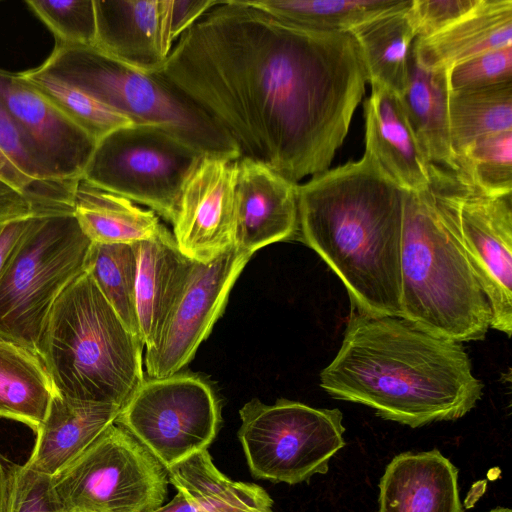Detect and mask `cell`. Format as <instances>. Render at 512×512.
<instances>
[{"label":"cell","instance_id":"1","mask_svg":"<svg viewBox=\"0 0 512 512\" xmlns=\"http://www.w3.org/2000/svg\"><path fill=\"white\" fill-rule=\"evenodd\" d=\"M153 75L211 118L241 157L294 184L330 168L368 83L350 32L302 28L243 0H220Z\"/></svg>","mask_w":512,"mask_h":512},{"label":"cell","instance_id":"2","mask_svg":"<svg viewBox=\"0 0 512 512\" xmlns=\"http://www.w3.org/2000/svg\"><path fill=\"white\" fill-rule=\"evenodd\" d=\"M319 378L332 397L413 428L459 419L483 393L461 343L402 317L354 309L337 354Z\"/></svg>","mask_w":512,"mask_h":512},{"label":"cell","instance_id":"3","mask_svg":"<svg viewBox=\"0 0 512 512\" xmlns=\"http://www.w3.org/2000/svg\"><path fill=\"white\" fill-rule=\"evenodd\" d=\"M406 193L367 152L297 185V235L340 278L357 312L400 316Z\"/></svg>","mask_w":512,"mask_h":512},{"label":"cell","instance_id":"4","mask_svg":"<svg viewBox=\"0 0 512 512\" xmlns=\"http://www.w3.org/2000/svg\"><path fill=\"white\" fill-rule=\"evenodd\" d=\"M143 347L85 271L54 303L37 354L57 393L121 408L145 379Z\"/></svg>","mask_w":512,"mask_h":512},{"label":"cell","instance_id":"5","mask_svg":"<svg viewBox=\"0 0 512 512\" xmlns=\"http://www.w3.org/2000/svg\"><path fill=\"white\" fill-rule=\"evenodd\" d=\"M399 317L459 343L482 340L490 328L488 299L437 213L430 186L406 193Z\"/></svg>","mask_w":512,"mask_h":512},{"label":"cell","instance_id":"6","mask_svg":"<svg viewBox=\"0 0 512 512\" xmlns=\"http://www.w3.org/2000/svg\"><path fill=\"white\" fill-rule=\"evenodd\" d=\"M88 93L134 124L161 127L203 155L238 160L228 135L201 109L155 75L141 73L94 46L55 42L38 66Z\"/></svg>","mask_w":512,"mask_h":512},{"label":"cell","instance_id":"7","mask_svg":"<svg viewBox=\"0 0 512 512\" xmlns=\"http://www.w3.org/2000/svg\"><path fill=\"white\" fill-rule=\"evenodd\" d=\"M92 246L73 212L36 215L0 277V338L37 352L48 315L86 271Z\"/></svg>","mask_w":512,"mask_h":512},{"label":"cell","instance_id":"8","mask_svg":"<svg viewBox=\"0 0 512 512\" xmlns=\"http://www.w3.org/2000/svg\"><path fill=\"white\" fill-rule=\"evenodd\" d=\"M237 437L256 478L297 484L328 470L330 459L345 445L343 415L337 408H314L278 399L254 398L239 410Z\"/></svg>","mask_w":512,"mask_h":512},{"label":"cell","instance_id":"9","mask_svg":"<svg viewBox=\"0 0 512 512\" xmlns=\"http://www.w3.org/2000/svg\"><path fill=\"white\" fill-rule=\"evenodd\" d=\"M203 156L161 127L134 124L97 142L82 180L172 224L183 186Z\"/></svg>","mask_w":512,"mask_h":512},{"label":"cell","instance_id":"10","mask_svg":"<svg viewBox=\"0 0 512 512\" xmlns=\"http://www.w3.org/2000/svg\"><path fill=\"white\" fill-rule=\"evenodd\" d=\"M167 482L166 469L115 423L52 476L63 512H151L163 504Z\"/></svg>","mask_w":512,"mask_h":512},{"label":"cell","instance_id":"11","mask_svg":"<svg viewBox=\"0 0 512 512\" xmlns=\"http://www.w3.org/2000/svg\"><path fill=\"white\" fill-rule=\"evenodd\" d=\"M437 213L467 257L491 309L490 328L512 333V194L489 196L429 166Z\"/></svg>","mask_w":512,"mask_h":512},{"label":"cell","instance_id":"12","mask_svg":"<svg viewBox=\"0 0 512 512\" xmlns=\"http://www.w3.org/2000/svg\"><path fill=\"white\" fill-rule=\"evenodd\" d=\"M220 422V406L211 385L199 375L177 372L144 379L114 423L168 469L207 449Z\"/></svg>","mask_w":512,"mask_h":512},{"label":"cell","instance_id":"13","mask_svg":"<svg viewBox=\"0 0 512 512\" xmlns=\"http://www.w3.org/2000/svg\"><path fill=\"white\" fill-rule=\"evenodd\" d=\"M252 255L233 246L209 263L188 260L161 329L146 348L150 378L170 376L186 366L222 315L230 291Z\"/></svg>","mask_w":512,"mask_h":512},{"label":"cell","instance_id":"14","mask_svg":"<svg viewBox=\"0 0 512 512\" xmlns=\"http://www.w3.org/2000/svg\"><path fill=\"white\" fill-rule=\"evenodd\" d=\"M0 99L49 182H78L96 141L18 73L0 69Z\"/></svg>","mask_w":512,"mask_h":512},{"label":"cell","instance_id":"15","mask_svg":"<svg viewBox=\"0 0 512 512\" xmlns=\"http://www.w3.org/2000/svg\"><path fill=\"white\" fill-rule=\"evenodd\" d=\"M236 161L204 155L183 186L173 236L190 260L209 263L233 247Z\"/></svg>","mask_w":512,"mask_h":512},{"label":"cell","instance_id":"16","mask_svg":"<svg viewBox=\"0 0 512 512\" xmlns=\"http://www.w3.org/2000/svg\"><path fill=\"white\" fill-rule=\"evenodd\" d=\"M94 47L145 74L157 73L173 45V0H94Z\"/></svg>","mask_w":512,"mask_h":512},{"label":"cell","instance_id":"17","mask_svg":"<svg viewBox=\"0 0 512 512\" xmlns=\"http://www.w3.org/2000/svg\"><path fill=\"white\" fill-rule=\"evenodd\" d=\"M236 165L235 249L253 255L297 236L298 184L249 158H239Z\"/></svg>","mask_w":512,"mask_h":512},{"label":"cell","instance_id":"18","mask_svg":"<svg viewBox=\"0 0 512 512\" xmlns=\"http://www.w3.org/2000/svg\"><path fill=\"white\" fill-rule=\"evenodd\" d=\"M365 152L402 189L420 192L430 186L429 164L412 131L400 97L371 86L363 105Z\"/></svg>","mask_w":512,"mask_h":512},{"label":"cell","instance_id":"19","mask_svg":"<svg viewBox=\"0 0 512 512\" xmlns=\"http://www.w3.org/2000/svg\"><path fill=\"white\" fill-rule=\"evenodd\" d=\"M379 512H461L458 471L434 449L395 456L381 478Z\"/></svg>","mask_w":512,"mask_h":512},{"label":"cell","instance_id":"20","mask_svg":"<svg viewBox=\"0 0 512 512\" xmlns=\"http://www.w3.org/2000/svg\"><path fill=\"white\" fill-rule=\"evenodd\" d=\"M512 46V0H480L444 30L416 38L411 57L422 69H448L482 53Z\"/></svg>","mask_w":512,"mask_h":512},{"label":"cell","instance_id":"21","mask_svg":"<svg viewBox=\"0 0 512 512\" xmlns=\"http://www.w3.org/2000/svg\"><path fill=\"white\" fill-rule=\"evenodd\" d=\"M120 407L99 405L53 395L36 443L25 465L54 476L77 458L108 426Z\"/></svg>","mask_w":512,"mask_h":512},{"label":"cell","instance_id":"22","mask_svg":"<svg viewBox=\"0 0 512 512\" xmlns=\"http://www.w3.org/2000/svg\"><path fill=\"white\" fill-rule=\"evenodd\" d=\"M136 307L139 337L146 348L155 341L186 272L188 258L163 226L153 238L135 243Z\"/></svg>","mask_w":512,"mask_h":512},{"label":"cell","instance_id":"23","mask_svg":"<svg viewBox=\"0 0 512 512\" xmlns=\"http://www.w3.org/2000/svg\"><path fill=\"white\" fill-rule=\"evenodd\" d=\"M449 70L429 71L411 57L410 78L399 96L405 114L429 165L455 173L448 116Z\"/></svg>","mask_w":512,"mask_h":512},{"label":"cell","instance_id":"24","mask_svg":"<svg viewBox=\"0 0 512 512\" xmlns=\"http://www.w3.org/2000/svg\"><path fill=\"white\" fill-rule=\"evenodd\" d=\"M411 3L406 0L349 31L359 45L370 85L398 96L409 83L411 49L417 37L409 15Z\"/></svg>","mask_w":512,"mask_h":512},{"label":"cell","instance_id":"25","mask_svg":"<svg viewBox=\"0 0 512 512\" xmlns=\"http://www.w3.org/2000/svg\"><path fill=\"white\" fill-rule=\"evenodd\" d=\"M73 213L92 243L133 244L155 237L164 226L152 210L82 179L75 191Z\"/></svg>","mask_w":512,"mask_h":512},{"label":"cell","instance_id":"26","mask_svg":"<svg viewBox=\"0 0 512 512\" xmlns=\"http://www.w3.org/2000/svg\"><path fill=\"white\" fill-rule=\"evenodd\" d=\"M171 484L204 512H274L262 487L232 481L213 464L207 449L166 469Z\"/></svg>","mask_w":512,"mask_h":512},{"label":"cell","instance_id":"27","mask_svg":"<svg viewBox=\"0 0 512 512\" xmlns=\"http://www.w3.org/2000/svg\"><path fill=\"white\" fill-rule=\"evenodd\" d=\"M55 392L37 352L0 339V417L22 422L37 431Z\"/></svg>","mask_w":512,"mask_h":512},{"label":"cell","instance_id":"28","mask_svg":"<svg viewBox=\"0 0 512 512\" xmlns=\"http://www.w3.org/2000/svg\"><path fill=\"white\" fill-rule=\"evenodd\" d=\"M448 116L457 159L479 139L512 131V82L450 91Z\"/></svg>","mask_w":512,"mask_h":512},{"label":"cell","instance_id":"29","mask_svg":"<svg viewBox=\"0 0 512 512\" xmlns=\"http://www.w3.org/2000/svg\"><path fill=\"white\" fill-rule=\"evenodd\" d=\"M287 23L319 31H350L406 0H243Z\"/></svg>","mask_w":512,"mask_h":512},{"label":"cell","instance_id":"30","mask_svg":"<svg viewBox=\"0 0 512 512\" xmlns=\"http://www.w3.org/2000/svg\"><path fill=\"white\" fill-rule=\"evenodd\" d=\"M86 272L91 276L125 327L139 337L136 307L137 253L135 243H92Z\"/></svg>","mask_w":512,"mask_h":512},{"label":"cell","instance_id":"31","mask_svg":"<svg viewBox=\"0 0 512 512\" xmlns=\"http://www.w3.org/2000/svg\"><path fill=\"white\" fill-rule=\"evenodd\" d=\"M19 74L96 143L117 129L134 125L127 116L39 67Z\"/></svg>","mask_w":512,"mask_h":512},{"label":"cell","instance_id":"32","mask_svg":"<svg viewBox=\"0 0 512 512\" xmlns=\"http://www.w3.org/2000/svg\"><path fill=\"white\" fill-rule=\"evenodd\" d=\"M455 178L482 194H512V131L492 134L457 157Z\"/></svg>","mask_w":512,"mask_h":512},{"label":"cell","instance_id":"33","mask_svg":"<svg viewBox=\"0 0 512 512\" xmlns=\"http://www.w3.org/2000/svg\"><path fill=\"white\" fill-rule=\"evenodd\" d=\"M25 4L49 28L55 42L94 46L96 16L94 0H28Z\"/></svg>","mask_w":512,"mask_h":512},{"label":"cell","instance_id":"34","mask_svg":"<svg viewBox=\"0 0 512 512\" xmlns=\"http://www.w3.org/2000/svg\"><path fill=\"white\" fill-rule=\"evenodd\" d=\"M448 81L450 91L512 82V46L482 53L453 66Z\"/></svg>","mask_w":512,"mask_h":512},{"label":"cell","instance_id":"35","mask_svg":"<svg viewBox=\"0 0 512 512\" xmlns=\"http://www.w3.org/2000/svg\"><path fill=\"white\" fill-rule=\"evenodd\" d=\"M6 512H63L52 477L25 464L15 467L8 481Z\"/></svg>","mask_w":512,"mask_h":512},{"label":"cell","instance_id":"36","mask_svg":"<svg viewBox=\"0 0 512 512\" xmlns=\"http://www.w3.org/2000/svg\"><path fill=\"white\" fill-rule=\"evenodd\" d=\"M480 0H412L409 15L416 38L432 36L454 24L470 11Z\"/></svg>","mask_w":512,"mask_h":512},{"label":"cell","instance_id":"37","mask_svg":"<svg viewBox=\"0 0 512 512\" xmlns=\"http://www.w3.org/2000/svg\"><path fill=\"white\" fill-rule=\"evenodd\" d=\"M0 151L26 179L34 184L49 182L37 164L16 121L0 99Z\"/></svg>","mask_w":512,"mask_h":512},{"label":"cell","instance_id":"38","mask_svg":"<svg viewBox=\"0 0 512 512\" xmlns=\"http://www.w3.org/2000/svg\"><path fill=\"white\" fill-rule=\"evenodd\" d=\"M68 212L73 211L37 192L18 189L0 178V223Z\"/></svg>","mask_w":512,"mask_h":512},{"label":"cell","instance_id":"39","mask_svg":"<svg viewBox=\"0 0 512 512\" xmlns=\"http://www.w3.org/2000/svg\"><path fill=\"white\" fill-rule=\"evenodd\" d=\"M220 0H173L172 37L174 42Z\"/></svg>","mask_w":512,"mask_h":512},{"label":"cell","instance_id":"40","mask_svg":"<svg viewBox=\"0 0 512 512\" xmlns=\"http://www.w3.org/2000/svg\"><path fill=\"white\" fill-rule=\"evenodd\" d=\"M35 216L0 223V277Z\"/></svg>","mask_w":512,"mask_h":512},{"label":"cell","instance_id":"41","mask_svg":"<svg viewBox=\"0 0 512 512\" xmlns=\"http://www.w3.org/2000/svg\"><path fill=\"white\" fill-rule=\"evenodd\" d=\"M0 178L12 186L26 191H34L39 194H46L52 182L34 184L21 175L8 159L0 151Z\"/></svg>","mask_w":512,"mask_h":512},{"label":"cell","instance_id":"42","mask_svg":"<svg viewBox=\"0 0 512 512\" xmlns=\"http://www.w3.org/2000/svg\"><path fill=\"white\" fill-rule=\"evenodd\" d=\"M151 512H204L183 493L177 492L174 498Z\"/></svg>","mask_w":512,"mask_h":512},{"label":"cell","instance_id":"43","mask_svg":"<svg viewBox=\"0 0 512 512\" xmlns=\"http://www.w3.org/2000/svg\"><path fill=\"white\" fill-rule=\"evenodd\" d=\"M8 499V480L0 461V512H6Z\"/></svg>","mask_w":512,"mask_h":512},{"label":"cell","instance_id":"44","mask_svg":"<svg viewBox=\"0 0 512 512\" xmlns=\"http://www.w3.org/2000/svg\"><path fill=\"white\" fill-rule=\"evenodd\" d=\"M489 512H512L510 508L498 507Z\"/></svg>","mask_w":512,"mask_h":512},{"label":"cell","instance_id":"45","mask_svg":"<svg viewBox=\"0 0 512 512\" xmlns=\"http://www.w3.org/2000/svg\"><path fill=\"white\" fill-rule=\"evenodd\" d=\"M1 339V338H0Z\"/></svg>","mask_w":512,"mask_h":512}]
</instances>
